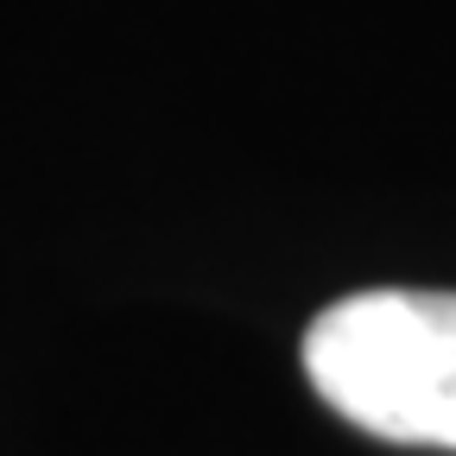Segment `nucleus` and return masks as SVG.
Masks as SVG:
<instances>
[{
    "instance_id": "f257e3e1",
    "label": "nucleus",
    "mask_w": 456,
    "mask_h": 456,
    "mask_svg": "<svg viewBox=\"0 0 456 456\" xmlns=\"http://www.w3.org/2000/svg\"><path fill=\"white\" fill-rule=\"evenodd\" d=\"M317 399L387 444L456 450V292L380 285L305 330Z\"/></svg>"
}]
</instances>
